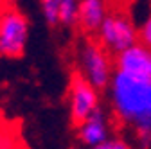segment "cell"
Wrapping results in <instances>:
<instances>
[{"label":"cell","mask_w":151,"mask_h":149,"mask_svg":"<svg viewBox=\"0 0 151 149\" xmlns=\"http://www.w3.org/2000/svg\"><path fill=\"white\" fill-rule=\"evenodd\" d=\"M111 108L121 122L131 126L140 149H151V79L113 72L108 85Z\"/></svg>","instance_id":"1"},{"label":"cell","mask_w":151,"mask_h":149,"mask_svg":"<svg viewBox=\"0 0 151 149\" xmlns=\"http://www.w3.org/2000/svg\"><path fill=\"white\" fill-rule=\"evenodd\" d=\"M29 38L27 16L13 2L0 4V58H20Z\"/></svg>","instance_id":"2"},{"label":"cell","mask_w":151,"mask_h":149,"mask_svg":"<svg viewBox=\"0 0 151 149\" xmlns=\"http://www.w3.org/2000/svg\"><path fill=\"white\" fill-rule=\"evenodd\" d=\"M79 74L96 88L106 90L113 76V56L96 40L88 38L79 49Z\"/></svg>","instance_id":"3"},{"label":"cell","mask_w":151,"mask_h":149,"mask_svg":"<svg viewBox=\"0 0 151 149\" xmlns=\"http://www.w3.org/2000/svg\"><path fill=\"white\" fill-rule=\"evenodd\" d=\"M96 40L111 56H117L139 43V29L129 20V16L122 13H108Z\"/></svg>","instance_id":"4"},{"label":"cell","mask_w":151,"mask_h":149,"mask_svg":"<svg viewBox=\"0 0 151 149\" xmlns=\"http://www.w3.org/2000/svg\"><path fill=\"white\" fill-rule=\"evenodd\" d=\"M68 104L70 119L76 126H79L99 108V94L79 72L72 74L68 88Z\"/></svg>","instance_id":"5"},{"label":"cell","mask_w":151,"mask_h":149,"mask_svg":"<svg viewBox=\"0 0 151 149\" xmlns=\"http://www.w3.org/2000/svg\"><path fill=\"white\" fill-rule=\"evenodd\" d=\"M113 65L117 72H122L126 76L151 79V50L140 43L113 56Z\"/></svg>","instance_id":"6"},{"label":"cell","mask_w":151,"mask_h":149,"mask_svg":"<svg viewBox=\"0 0 151 149\" xmlns=\"http://www.w3.org/2000/svg\"><path fill=\"white\" fill-rule=\"evenodd\" d=\"M106 0H79L78 2V25L88 38H96L103 22L108 16Z\"/></svg>","instance_id":"7"},{"label":"cell","mask_w":151,"mask_h":149,"mask_svg":"<svg viewBox=\"0 0 151 149\" xmlns=\"http://www.w3.org/2000/svg\"><path fill=\"white\" fill-rule=\"evenodd\" d=\"M78 135L83 145L93 149L106 140H110V126H108V117L103 108H97L93 113L85 119L78 126Z\"/></svg>","instance_id":"8"},{"label":"cell","mask_w":151,"mask_h":149,"mask_svg":"<svg viewBox=\"0 0 151 149\" xmlns=\"http://www.w3.org/2000/svg\"><path fill=\"white\" fill-rule=\"evenodd\" d=\"M0 149H25L16 126L2 119H0Z\"/></svg>","instance_id":"9"},{"label":"cell","mask_w":151,"mask_h":149,"mask_svg":"<svg viewBox=\"0 0 151 149\" xmlns=\"http://www.w3.org/2000/svg\"><path fill=\"white\" fill-rule=\"evenodd\" d=\"M78 2L79 0H60V24L74 27L78 24Z\"/></svg>","instance_id":"10"},{"label":"cell","mask_w":151,"mask_h":149,"mask_svg":"<svg viewBox=\"0 0 151 149\" xmlns=\"http://www.w3.org/2000/svg\"><path fill=\"white\" fill-rule=\"evenodd\" d=\"M139 43L151 50V13L139 27Z\"/></svg>","instance_id":"11"},{"label":"cell","mask_w":151,"mask_h":149,"mask_svg":"<svg viewBox=\"0 0 151 149\" xmlns=\"http://www.w3.org/2000/svg\"><path fill=\"white\" fill-rule=\"evenodd\" d=\"M93 149H131V147H129V144H128L126 140H122V138H110V140H106L104 144L93 147Z\"/></svg>","instance_id":"12"},{"label":"cell","mask_w":151,"mask_h":149,"mask_svg":"<svg viewBox=\"0 0 151 149\" xmlns=\"http://www.w3.org/2000/svg\"><path fill=\"white\" fill-rule=\"evenodd\" d=\"M7 2H11V0H0V4H7Z\"/></svg>","instance_id":"13"}]
</instances>
